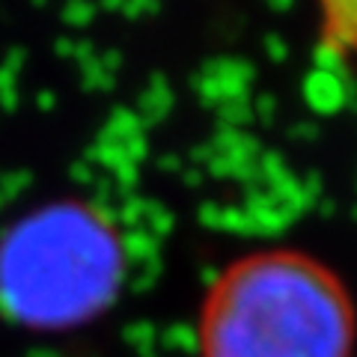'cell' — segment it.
<instances>
[{
    "label": "cell",
    "mask_w": 357,
    "mask_h": 357,
    "mask_svg": "<svg viewBox=\"0 0 357 357\" xmlns=\"http://www.w3.org/2000/svg\"><path fill=\"white\" fill-rule=\"evenodd\" d=\"M354 337L342 280L298 250L232 262L199 312L203 357H351Z\"/></svg>",
    "instance_id": "6da1fadb"
},
{
    "label": "cell",
    "mask_w": 357,
    "mask_h": 357,
    "mask_svg": "<svg viewBox=\"0 0 357 357\" xmlns=\"http://www.w3.org/2000/svg\"><path fill=\"white\" fill-rule=\"evenodd\" d=\"M126 256L105 211L54 199L0 236V310L39 331L84 325L116 298Z\"/></svg>",
    "instance_id": "7a4b0ae2"
}]
</instances>
